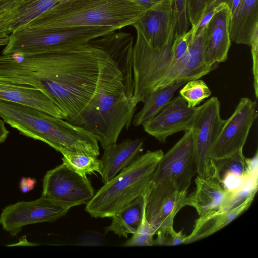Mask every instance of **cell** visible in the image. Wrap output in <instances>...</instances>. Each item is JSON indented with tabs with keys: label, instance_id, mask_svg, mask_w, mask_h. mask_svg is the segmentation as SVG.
<instances>
[{
	"label": "cell",
	"instance_id": "34",
	"mask_svg": "<svg viewBox=\"0 0 258 258\" xmlns=\"http://www.w3.org/2000/svg\"><path fill=\"white\" fill-rule=\"evenodd\" d=\"M243 0H228L226 4L229 7L231 17L237 11Z\"/></svg>",
	"mask_w": 258,
	"mask_h": 258
},
{
	"label": "cell",
	"instance_id": "21",
	"mask_svg": "<svg viewBox=\"0 0 258 258\" xmlns=\"http://www.w3.org/2000/svg\"><path fill=\"white\" fill-rule=\"evenodd\" d=\"M254 198H249L240 205L230 209L222 212H215L199 217L195 221L192 232L187 236L185 244L206 238L229 224L248 209Z\"/></svg>",
	"mask_w": 258,
	"mask_h": 258
},
{
	"label": "cell",
	"instance_id": "20",
	"mask_svg": "<svg viewBox=\"0 0 258 258\" xmlns=\"http://www.w3.org/2000/svg\"><path fill=\"white\" fill-rule=\"evenodd\" d=\"M0 100L29 105L65 119L60 109L45 94L34 87L0 81Z\"/></svg>",
	"mask_w": 258,
	"mask_h": 258
},
{
	"label": "cell",
	"instance_id": "19",
	"mask_svg": "<svg viewBox=\"0 0 258 258\" xmlns=\"http://www.w3.org/2000/svg\"><path fill=\"white\" fill-rule=\"evenodd\" d=\"M144 141L142 139H127L119 144L115 143L104 149L100 159L102 181L106 183L119 172L128 167L142 151Z\"/></svg>",
	"mask_w": 258,
	"mask_h": 258
},
{
	"label": "cell",
	"instance_id": "18",
	"mask_svg": "<svg viewBox=\"0 0 258 258\" xmlns=\"http://www.w3.org/2000/svg\"><path fill=\"white\" fill-rule=\"evenodd\" d=\"M195 183V190L187 195L185 206L194 207L199 217L215 212H221L228 191L213 176H197Z\"/></svg>",
	"mask_w": 258,
	"mask_h": 258
},
{
	"label": "cell",
	"instance_id": "2",
	"mask_svg": "<svg viewBox=\"0 0 258 258\" xmlns=\"http://www.w3.org/2000/svg\"><path fill=\"white\" fill-rule=\"evenodd\" d=\"M136 33L132 49L133 98L136 105L143 103L156 89L200 79L214 69L207 62L204 45L199 41H192L185 59L176 61L171 52L175 36L164 46L157 49L150 46L140 32Z\"/></svg>",
	"mask_w": 258,
	"mask_h": 258
},
{
	"label": "cell",
	"instance_id": "22",
	"mask_svg": "<svg viewBox=\"0 0 258 258\" xmlns=\"http://www.w3.org/2000/svg\"><path fill=\"white\" fill-rule=\"evenodd\" d=\"M231 40L238 44L250 46L252 37L258 31V0H243L230 18Z\"/></svg>",
	"mask_w": 258,
	"mask_h": 258
},
{
	"label": "cell",
	"instance_id": "16",
	"mask_svg": "<svg viewBox=\"0 0 258 258\" xmlns=\"http://www.w3.org/2000/svg\"><path fill=\"white\" fill-rule=\"evenodd\" d=\"M231 15L226 4L217 11L205 27V56L211 65L227 60L231 46L229 25Z\"/></svg>",
	"mask_w": 258,
	"mask_h": 258
},
{
	"label": "cell",
	"instance_id": "23",
	"mask_svg": "<svg viewBox=\"0 0 258 258\" xmlns=\"http://www.w3.org/2000/svg\"><path fill=\"white\" fill-rule=\"evenodd\" d=\"M145 211L144 196H141L113 215L111 224L105 228V233L113 232L120 237L127 238L140 226Z\"/></svg>",
	"mask_w": 258,
	"mask_h": 258
},
{
	"label": "cell",
	"instance_id": "6",
	"mask_svg": "<svg viewBox=\"0 0 258 258\" xmlns=\"http://www.w3.org/2000/svg\"><path fill=\"white\" fill-rule=\"evenodd\" d=\"M163 154L161 150H157L139 156L95 193L86 204V211L94 218L111 217L136 198L144 196Z\"/></svg>",
	"mask_w": 258,
	"mask_h": 258
},
{
	"label": "cell",
	"instance_id": "7",
	"mask_svg": "<svg viewBox=\"0 0 258 258\" xmlns=\"http://www.w3.org/2000/svg\"><path fill=\"white\" fill-rule=\"evenodd\" d=\"M115 31L112 27L105 26L73 28L54 32L20 28L10 34L2 55L43 53L58 45L88 42Z\"/></svg>",
	"mask_w": 258,
	"mask_h": 258
},
{
	"label": "cell",
	"instance_id": "15",
	"mask_svg": "<svg viewBox=\"0 0 258 258\" xmlns=\"http://www.w3.org/2000/svg\"><path fill=\"white\" fill-rule=\"evenodd\" d=\"M199 107H190L179 95L143 125L144 131L161 143L173 134L190 130Z\"/></svg>",
	"mask_w": 258,
	"mask_h": 258
},
{
	"label": "cell",
	"instance_id": "12",
	"mask_svg": "<svg viewBox=\"0 0 258 258\" xmlns=\"http://www.w3.org/2000/svg\"><path fill=\"white\" fill-rule=\"evenodd\" d=\"M42 195L70 208L86 204L94 196V190L84 177L62 163L49 170L43 180Z\"/></svg>",
	"mask_w": 258,
	"mask_h": 258
},
{
	"label": "cell",
	"instance_id": "26",
	"mask_svg": "<svg viewBox=\"0 0 258 258\" xmlns=\"http://www.w3.org/2000/svg\"><path fill=\"white\" fill-rule=\"evenodd\" d=\"M180 95L190 107H196L211 95V91L202 79L190 80L180 90Z\"/></svg>",
	"mask_w": 258,
	"mask_h": 258
},
{
	"label": "cell",
	"instance_id": "28",
	"mask_svg": "<svg viewBox=\"0 0 258 258\" xmlns=\"http://www.w3.org/2000/svg\"><path fill=\"white\" fill-rule=\"evenodd\" d=\"M156 238L154 240V245L176 246L185 244L187 235L182 230L176 231L173 225L164 226L158 229L156 233Z\"/></svg>",
	"mask_w": 258,
	"mask_h": 258
},
{
	"label": "cell",
	"instance_id": "29",
	"mask_svg": "<svg viewBox=\"0 0 258 258\" xmlns=\"http://www.w3.org/2000/svg\"><path fill=\"white\" fill-rule=\"evenodd\" d=\"M207 0H185L187 17L191 27L197 25L204 12Z\"/></svg>",
	"mask_w": 258,
	"mask_h": 258
},
{
	"label": "cell",
	"instance_id": "13",
	"mask_svg": "<svg viewBox=\"0 0 258 258\" xmlns=\"http://www.w3.org/2000/svg\"><path fill=\"white\" fill-rule=\"evenodd\" d=\"M188 192L165 181H151L144 196L145 217L156 231L173 225L177 214L185 206Z\"/></svg>",
	"mask_w": 258,
	"mask_h": 258
},
{
	"label": "cell",
	"instance_id": "32",
	"mask_svg": "<svg viewBox=\"0 0 258 258\" xmlns=\"http://www.w3.org/2000/svg\"><path fill=\"white\" fill-rule=\"evenodd\" d=\"M36 183V179L30 177H22L20 181L19 188L24 194L33 190Z\"/></svg>",
	"mask_w": 258,
	"mask_h": 258
},
{
	"label": "cell",
	"instance_id": "30",
	"mask_svg": "<svg viewBox=\"0 0 258 258\" xmlns=\"http://www.w3.org/2000/svg\"><path fill=\"white\" fill-rule=\"evenodd\" d=\"M177 18V32L183 34L188 31L189 22L187 17L185 0H173Z\"/></svg>",
	"mask_w": 258,
	"mask_h": 258
},
{
	"label": "cell",
	"instance_id": "17",
	"mask_svg": "<svg viewBox=\"0 0 258 258\" xmlns=\"http://www.w3.org/2000/svg\"><path fill=\"white\" fill-rule=\"evenodd\" d=\"M63 0H20L0 18V46L10 34Z\"/></svg>",
	"mask_w": 258,
	"mask_h": 258
},
{
	"label": "cell",
	"instance_id": "11",
	"mask_svg": "<svg viewBox=\"0 0 258 258\" xmlns=\"http://www.w3.org/2000/svg\"><path fill=\"white\" fill-rule=\"evenodd\" d=\"M196 172L191 130L183 136L158 162L152 181H167L181 191L188 192Z\"/></svg>",
	"mask_w": 258,
	"mask_h": 258
},
{
	"label": "cell",
	"instance_id": "1",
	"mask_svg": "<svg viewBox=\"0 0 258 258\" xmlns=\"http://www.w3.org/2000/svg\"><path fill=\"white\" fill-rule=\"evenodd\" d=\"M109 54L90 41L37 54L0 56V80L34 87L74 121L94 96Z\"/></svg>",
	"mask_w": 258,
	"mask_h": 258
},
{
	"label": "cell",
	"instance_id": "25",
	"mask_svg": "<svg viewBox=\"0 0 258 258\" xmlns=\"http://www.w3.org/2000/svg\"><path fill=\"white\" fill-rule=\"evenodd\" d=\"M62 155L63 163L84 177L95 172L101 173V162L97 156L83 153Z\"/></svg>",
	"mask_w": 258,
	"mask_h": 258
},
{
	"label": "cell",
	"instance_id": "31",
	"mask_svg": "<svg viewBox=\"0 0 258 258\" xmlns=\"http://www.w3.org/2000/svg\"><path fill=\"white\" fill-rule=\"evenodd\" d=\"M252 58L253 87L256 98L258 97V31L254 34L250 46Z\"/></svg>",
	"mask_w": 258,
	"mask_h": 258
},
{
	"label": "cell",
	"instance_id": "14",
	"mask_svg": "<svg viewBox=\"0 0 258 258\" xmlns=\"http://www.w3.org/2000/svg\"><path fill=\"white\" fill-rule=\"evenodd\" d=\"M132 26L152 47L161 49L174 37L177 18L173 0H162Z\"/></svg>",
	"mask_w": 258,
	"mask_h": 258
},
{
	"label": "cell",
	"instance_id": "9",
	"mask_svg": "<svg viewBox=\"0 0 258 258\" xmlns=\"http://www.w3.org/2000/svg\"><path fill=\"white\" fill-rule=\"evenodd\" d=\"M257 117L256 102L248 97L241 98L233 113L225 120L212 147L211 159H222L242 151Z\"/></svg>",
	"mask_w": 258,
	"mask_h": 258
},
{
	"label": "cell",
	"instance_id": "4",
	"mask_svg": "<svg viewBox=\"0 0 258 258\" xmlns=\"http://www.w3.org/2000/svg\"><path fill=\"white\" fill-rule=\"evenodd\" d=\"M146 11L132 0H63L20 28L54 32L105 26L117 30L132 25Z\"/></svg>",
	"mask_w": 258,
	"mask_h": 258
},
{
	"label": "cell",
	"instance_id": "36",
	"mask_svg": "<svg viewBox=\"0 0 258 258\" xmlns=\"http://www.w3.org/2000/svg\"><path fill=\"white\" fill-rule=\"evenodd\" d=\"M228 0H207L205 8L210 5H216L221 3H226Z\"/></svg>",
	"mask_w": 258,
	"mask_h": 258
},
{
	"label": "cell",
	"instance_id": "5",
	"mask_svg": "<svg viewBox=\"0 0 258 258\" xmlns=\"http://www.w3.org/2000/svg\"><path fill=\"white\" fill-rule=\"evenodd\" d=\"M0 117L22 134L45 142L62 154L92 155L98 148L92 133L29 105L0 100Z\"/></svg>",
	"mask_w": 258,
	"mask_h": 258
},
{
	"label": "cell",
	"instance_id": "10",
	"mask_svg": "<svg viewBox=\"0 0 258 258\" xmlns=\"http://www.w3.org/2000/svg\"><path fill=\"white\" fill-rule=\"evenodd\" d=\"M71 208L41 196L31 201H19L5 207L0 214V224L11 236L17 235L27 225L54 222Z\"/></svg>",
	"mask_w": 258,
	"mask_h": 258
},
{
	"label": "cell",
	"instance_id": "3",
	"mask_svg": "<svg viewBox=\"0 0 258 258\" xmlns=\"http://www.w3.org/2000/svg\"><path fill=\"white\" fill-rule=\"evenodd\" d=\"M136 106L133 88L119 64L109 54L94 96L73 124L93 134L105 149L116 143L122 130L130 127Z\"/></svg>",
	"mask_w": 258,
	"mask_h": 258
},
{
	"label": "cell",
	"instance_id": "8",
	"mask_svg": "<svg viewBox=\"0 0 258 258\" xmlns=\"http://www.w3.org/2000/svg\"><path fill=\"white\" fill-rule=\"evenodd\" d=\"M225 122L220 115V103L216 97L199 106L190 129L196 172L201 177L212 176V147Z\"/></svg>",
	"mask_w": 258,
	"mask_h": 258
},
{
	"label": "cell",
	"instance_id": "35",
	"mask_svg": "<svg viewBox=\"0 0 258 258\" xmlns=\"http://www.w3.org/2000/svg\"><path fill=\"white\" fill-rule=\"evenodd\" d=\"M0 117V144L5 141L9 133L5 126L4 121Z\"/></svg>",
	"mask_w": 258,
	"mask_h": 258
},
{
	"label": "cell",
	"instance_id": "24",
	"mask_svg": "<svg viewBox=\"0 0 258 258\" xmlns=\"http://www.w3.org/2000/svg\"><path fill=\"white\" fill-rule=\"evenodd\" d=\"M185 83H176L151 92L146 98L141 110L134 115L133 125L135 126L142 125L156 116L172 99L176 91Z\"/></svg>",
	"mask_w": 258,
	"mask_h": 258
},
{
	"label": "cell",
	"instance_id": "27",
	"mask_svg": "<svg viewBox=\"0 0 258 258\" xmlns=\"http://www.w3.org/2000/svg\"><path fill=\"white\" fill-rule=\"evenodd\" d=\"M157 231L147 222L145 214L137 231L132 234L130 239L124 244V246H147L154 245V236Z\"/></svg>",
	"mask_w": 258,
	"mask_h": 258
},
{
	"label": "cell",
	"instance_id": "33",
	"mask_svg": "<svg viewBox=\"0 0 258 258\" xmlns=\"http://www.w3.org/2000/svg\"><path fill=\"white\" fill-rule=\"evenodd\" d=\"M138 5L145 9L148 10L155 6L162 0H132Z\"/></svg>",
	"mask_w": 258,
	"mask_h": 258
}]
</instances>
